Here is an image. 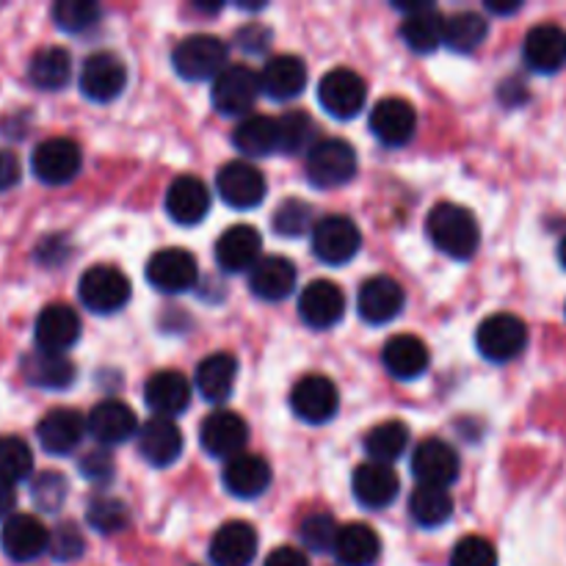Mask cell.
<instances>
[{"mask_svg":"<svg viewBox=\"0 0 566 566\" xmlns=\"http://www.w3.org/2000/svg\"><path fill=\"white\" fill-rule=\"evenodd\" d=\"M33 473V453L22 437H0V479L20 484L31 479Z\"/></svg>","mask_w":566,"mask_h":566,"instance_id":"cell-43","label":"cell"},{"mask_svg":"<svg viewBox=\"0 0 566 566\" xmlns=\"http://www.w3.org/2000/svg\"><path fill=\"white\" fill-rule=\"evenodd\" d=\"M127 86V66L114 53H92L81 66V92L92 103H111Z\"/></svg>","mask_w":566,"mask_h":566,"instance_id":"cell-15","label":"cell"},{"mask_svg":"<svg viewBox=\"0 0 566 566\" xmlns=\"http://www.w3.org/2000/svg\"><path fill=\"white\" fill-rule=\"evenodd\" d=\"M260 92H263V83H260V75L252 70V66L230 64L213 81L210 99H213V105L219 114L241 116V114H247V111L254 108Z\"/></svg>","mask_w":566,"mask_h":566,"instance_id":"cell-7","label":"cell"},{"mask_svg":"<svg viewBox=\"0 0 566 566\" xmlns=\"http://www.w3.org/2000/svg\"><path fill=\"white\" fill-rule=\"evenodd\" d=\"M166 213L182 227H193L210 213V191L199 177L182 175L166 191Z\"/></svg>","mask_w":566,"mask_h":566,"instance_id":"cell-30","label":"cell"},{"mask_svg":"<svg viewBox=\"0 0 566 566\" xmlns=\"http://www.w3.org/2000/svg\"><path fill=\"white\" fill-rule=\"evenodd\" d=\"M451 566H497V551L484 536H464L451 553Z\"/></svg>","mask_w":566,"mask_h":566,"instance_id":"cell-50","label":"cell"},{"mask_svg":"<svg viewBox=\"0 0 566 566\" xmlns=\"http://www.w3.org/2000/svg\"><path fill=\"white\" fill-rule=\"evenodd\" d=\"M335 558L340 566H374L381 556V539L370 525H340L335 542Z\"/></svg>","mask_w":566,"mask_h":566,"instance_id":"cell-37","label":"cell"},{"mask_svg":"<svg viewBox=\"0 0 566 566\" xmlns=\"http://www.w3.org/2000/svg\"><path fill=\"white\" fill-rule=\"evenodd\" d=\"M0 547L14 564L36 562L50 551V531L33 514H11L0 528Z\"/></svg>","mask_w":566,"mask_h":566,"instance_id":"cell-13","label":"cell"},{"mask_svg":"<svg viewBox=\"0 0 566 566\" xmlns=\"http://www.w3.org/2000/svg\"><path fill=\"white\" fill-rule=\"evenodd\" d=\"M83 547H86V542H83V534L75 523H61L50 534V556L55 562H75V558H81Z\"/></svg>","mask_w":566,"mask_h":566,"instance_id":"cell-51","label":"cell"},{"mask_svg":"<svg viewBox=\"0 0 566 566\" xmlns=\"http://www.w3.org/2000/svg\"><path fill=\"white\" fill-rule=\"evenodd\" d=\"M313 208L302 199H287L274 213V232L285 238H302L304 232L313 230Z\"/></svg>","mask_w":566,"mask_h":566,"instance_id":"cell-47","label":"cell"},{"mask_svg":"<svg viewBox=\"0 0 566 566\" xmlns=\"http://www.w3.org/2000/svg\"><path fill=\"white\" fill-rule=\"evenodd\" d=\"M232 144L241 155L263 158L280 149V119L271 116H247L232 133Z\"/></svg>","mask_w":566,"mask_h":566,"instance_id":"cell-38","label":"cell"},{"mask_svg":"<svg viewBox=\"0 0 566 566\" xmlns=\"http://www.w3.org/2000/svg\"><path fill=\"white\" fill-rule=\"evenodd\" d=\"M296 265L287 258H280V254H269V258H263L249 271V287L263 302H282V298H287L293 287H296Z\"/></svg>","mask_w":566,"mask_h":566,"instance_id":"cell-33","label":"cell"},{"mask_svg":"<svg viewBox=\"0 0 566 566\" xmlns=\"http://www.w3.org/2000/svg\"><path fill=\"white\" fill-rule=\"evenodd\" d=\"M490 25L479 11H457L446 17V44L453 53H473L484 44Z\"/></svg>","mask_w":566,"mask_h":566,"instance_id":"cell-42","label":"cell"},{"mask_svg":"<svg viewBox=\"0 0 566 566\" xmlns=\"http://www.w3.org/2000/svg\"><path fill=\"white\" fill-rule=\"evenodd\" d=\"M260 83H263V92L271 99L285 103V99L298 97L307 88V64L291 53L274 55V59L265 61L263 72H260Z\"/></svg>","mask_w":566,"mask_h":566,"instance_id":"cell-31","label":"cell"},{"mask_svg":"<svg viewBox=\"0 0 566 566\" xmlns=\"http://www.w3.org/2000/svg\"><path fill=\"white\" fill-rule=\"evenodd\" d=\"M260 252H263V238L254 227L235 224L224 230L216 241V263L227 271V274H241V271H252L260 263Z\"/></svg>","mask_w":566,"mask_h":566,"instance_id":"cell-24","label":"cell"},{"mask_svg":"<svg viewBox=\"0 0 566 566\" xmlns=\"http://www.w3.org/2000/svg\"><path fill=\"white\" fill-rule=\"evenodd\" d=\"M254 556H258V531L252 523L232 520L221 525L210 539L213 566H252Z\"/></svg>","mask_w":566,"mask_h":566,"instance_id":"cell-25","label":"cell"},{"mask_svg":"<svg viewBox=\"0 0 566 566\" xmlns=\"http://www.w3.org/2000/svg\"><path fill=\"white\" fill-rule=\"evenodd\" d=\"M558 260H562V265L566 269V235L562 238V243H558Z\"/></svg>","mask_w":566,"mask_h":566,"instance_id":"cell-56","label":"cell"},{"mask_svg":"<svg viewBox=\"0 0 566 566\" xmlns=\"http://www.w3.org/2000/svg\"><path fill=\"white\" fill-rule=\"evenodd\" d=\"M33 506L42 512H59L66 501V479L61 473H42L31 484Z\"/></svg>","mask_w":566,"mask_h":566,"instance_id":"cell-49","label":"cell"},{"mask_svg":"<svg viewBox=\"0 0 566 566\" xmlns=\"http://www.w3.org/2000/svg\"><path fill=\"white\" fill-rule=\"evenodd\" d=\"M99 6L92 0H59L53 6V20L66 33H86L99 22Z\"/></svg>","mask_w":566,"mask_h":566,"instance_id":"cell-45","label":"cell"},{"mask_svg":"<svg viewBox=\"0 0 566 566\" xmlns=\"http://www.w3.org/2000/svg\"><path fill=\"white\" fill-rule=\"evenodd\" d=\"M147 280L160 293H186L197 285V258L186 249H160L149 258Z\"/></svg>","mask_w":566,"mask_h":566,"instance_id":"cell-14","label":"cell"},{"mask_svg":"<svg viewBox=\"0 0 566 566\" xmlns=\"http://www.w3.org/2000/svg\"><path fill=\"white\" fill-rule=\"evenodd\" d=\"M525 64L542 75H553V72L566 66V31L556 22H545V25L531 28L523 44Z\"/></svg>","mask_w":566,"mask_h":566,"instance_id":"cell-27","label":"cell"},{"mask_svg":"<svg viewBox=\"0 0 566 566\" xmlns=\"http://www.w3.org/2000/svg\"><path fill=\"white\" fill-rule=\"evenodd\" d=\"M459 453L453 446L442 440H426L415 448L412 453V473L420 481V486H440L448 490L459 479Z\"/></svg>","mask_w":566,"mask_h":566,"instance_id":"cell-20","label":"cell"},{"mask_svg":"<svg viewBox=\"0 0 566 566\" xmlns=\"http://www.w3.org/2000/svg\"><path fill=\"white\" fill-rule=\"evenodd\" d=\"M199 442H202V448L208 457L230 462V459L247 453L249 426L238 412L219 409V412L208 415V418L202 420V429H199Z\"/></svg>","mask_w":566,"mask_h":566,"instance_id":"cell-10","label":"cell"},{"mask_svg":"<svg viewBox=\"0 0 566 566\" xmlns=\"http://www.w3.org/2000/svg\"><path fill=\"white\" fill-rule=\"evenodd\" d=\"M216 188H219V197L238 210L258 208L269 193L263 171L247 160H230V164L221 166L219 175H216Z\"/></svg>","mask_w":566,"mask_h":566,"instance_id":"cell-11","label":"cell"},{"mask_svg":"<svg viewBox=\"0 0 566 566\" xmlns=\"http://www.w3.org/2000/svg\"><path fill=\"white\" fill-rule=\"evenodd\" d=\"M409 446V426L401 420H387V423L374 426L365 434V451H368L370 462L390 464L407 451Z\"/></svg>","mask_w":566,"mask_h":566,"instance_id":"cell-41","label":"cell"},{"mask_svg":"<svg viewBox=\"0 0 566 566\" xmlns=\"http://www.w3.org/2000/svg\"><path fill=\"white\" fill-rule=\"evenodd\" d=\"M298 315L310 329H332L346 315V293L329 280H315L298 296Z\"/></svg>","mask_w":566,"mask_h":566,"instance_id":"cell-17","label":"cell"},{"mask_svg":"<svg viewBox=\"0 0 566 566\" xmlns=\"http://www.w3.org/2000/svg\"><path fill=\"white\" fill-rule=\"evenodd\" d=\"M407 293L392 276H370L357 293V310L365 324L385 326L401 315Z\"/></svg>","mask_w":566,"mask_h":566,"instance_id":"cell-19","label":"cell"},{"mask_svg":"<svg viewBox=\"0 0 566 566\" xmlns=\"http://www.w3.org/2000/svg\"><path fill=\"white\" fill-rule=\"evenodd\" d=\"M227 55H230V48L219 36L193 33V36H186L177 44L171 64H175L177 75L182 81H210V77L216 81L230 66Z\"/></svg>","mask_w":566,"mask_h":566,"instance_id":"cell-2","label":"cell"},{"mask_svg":"<svg viewBox=\"0 0 566 566\" xmlns=\"http://www.w3.org/2000/svg\"><path fill=\"white\" fill-rule=\"evenodd\" d=\"M409 514L423 528H440L453 514L451 492L440 486H418L409 497Z\"/></svg>","mask_w":566,"mask_h":566,"instance_id":"cell-40","label":"cell"},{"mask_svg":"<svg viewBox=\"0 0 566 566\" xmlns=\"http://www.w3.org/2000/svg\"><path fill=\"white\" fill-rule=\"evenodd\" d=\"M138 453L153 468H169L182 457V431L171 418H149L136 434Z\"/></svg>","mask_w":566,"mask_h":566,"instance_id":"cell-23","label":"cell"},{"mask_svg":"<svg viewBox=\"0 0 566 566\" xmlns=\"http://www.w3.org/2000/svg\"><path fill=\"white\" fill-rule=\"evenodd\" d=\"M83 434H86V418L77 409L59 407L50 409L36 426V440L50 457H66L81 446Z\"/></svg>","mask_w":566,"mask_h":566,"instance_id":"cell-21","label":"cell"},{"mask_svg":"<svg viewBox=\"0 0 566 566\" xmlns=\"http://www.w3.org/2000/svg\"><path fill=\"white\" fill-rule=\"evenodd\" d=\"M263 566H310V558L296 547H276Z\"/></svg>","mask_w":566,"mask_h":566,"instance_id":"cell-54","label":"cell"},{"mask_svg":"<svg viewBox=\"0 0 566 566\" xmlns=\"http://www.w3.org/2000/svg\"><path fill=\"white\" fill-rule=\"evenodd\" d=\"M28 77L42 92H59L72 77V55L64 48H42L31 55Z\"/></svg>","mask_w":566,"mask_h":566,"instance_id":"cell-39","label":"cell"},{"mask_svg":"<svg viewBox=\"0 0 566 566\" xmlns=\"http://www.w3.org/2000/svg\"><path fill=\"white\" fill-rule=\"evenodd\" d=\"M221 481H224L230 495L252 501V497H260L269 490L271 468L263 457H258V453H241V457L224 462Z\"/></svg>","mask_w":566,"mask_h":566,"instance_id":"cell-32","label":"cell"},{"mask_svg":"<svg viewBox=\"0 0 566 566\" xmlns=\"http://www.w3.org/2000/svg\"><path fill=\"white\" fill-rule=\"evenodd\" d=\"M352 490L359 506L376 512V509H387L392 501H396L401 484H398V473L390 468V464L365 462L354 470Z\"/></svg>","mask_w":566,"mask_h":566,"instance_id":"cell-28","label":"cell"},{"mask_svg":"<svg viewBox=\"0 0 566 566\" xmlns=\"http://www.w3.org/2000/svg\"><path fill=\"white\" fill-rule=\"evenodd\" d=\"M238 359L227 352H216L197 365V390L205 401L224 403L235 390Z\"/></svg>","mask_w":566,"mask_h":566,"instance_id":"cell-36","label":"cell"},{"mask_svg":"<svg viewBox=\"0 0 566 566\" xmlns=\"http://www.w3.org/2000/svg\"><path fill=\"white\" fill-rule=\"evenodd\" d=\"M429 241L451 260H470L479 252L481 227L468 208L457 202H440L426 219Z\"/></svg>","mask_w":566,"mask_h":566,"instance_id":"cell-1","label":"cell"},{"mask_svg":"<svg viewBox=\"0 0 566 566\" xmlns=\"http://www.w3.org/2000/svg\"><path fill=\"white\" fill-rule=\"evenodd\" d=\"M22 177V166L20 158H17L11 149H0V193L14 188Z\"/></svg>","mask_w":566,"mask_h":566,"instance_id":"cell-53","label":"cell"},{"mask_svg":"<svg viewBox=\"0 0 566 566\" xmlns=\"http://www.w3.org/2000/svg\"><path fill=\"white\" fill-rule=\"evenodd\" d=\"M17 503V492H14V484L6 479H0V520H9L11 517V509H14Z\"/></svg>","mask_w":566,"mask_h":566,"instance_id":"cell-55","label":"cell"},{"mask_svg":"<svg viewBox=\"0 0 566 566\" xmlns=\"http://www.w3.org/2000/svg\"><path fill=\"white\" fill-rule=\"evenodd\" d=\"M81 473L86 475L88 481H97V484H105V481L114 475V459L105 451H92L81 462Z\"/></svg>","mask_w":566,"mask_h":566,"instance_id":"cell-52","label":"cell"},{"mask_svg":"<svg viewBox=\"0 0 566 566\" xmlns=\"http://www.w3.org/2000/svg\"><path fill=\"white\" fill-rule=\"evenodd\" d=\"M22 376L28 385L42 390H66L75 381V363L66 354L31 352L22 357Z\"/></svg>","mask_w":566,"mask_h":566,"instance_id":"cell-35","label":"cell"},{"mask_svg":"<svg viewBox=\"0 0 566 566\" xmlns=\"http://www.w3.org/2000/svg\"><path fill=\"white\" fill-rule=\"evenodd\" d=\"M33 340H36L39 352L66 354L81 340V315L70 304H48L36 315Z\"/></svg>","mask_w":566,"mask_h":566,"instance_id":"cell-16","label":"cell"},{"mask_svg":"<svg viewBox=\"0 0 566 566\" xmlns=\"http://www.w3.org/2000/svg\"><path fill=\"white\" fill-rule=\"evenodd\" d=\"M191 381L177 370H158L144 385V401L158 418H171L191 407Z\"/></svg>","mask_w":566,"mask_h":566,"instance_id":"cell-29","label":"cell"},{"mask_svg":"<svg viewBox=\"0 0 566 566\" xmlns=\"http://www.w3.org/2000/svg\"><path fill=\"white\" fill-rule=\"evenodd\" d=\"M363 232L348 216H326L313 227V252L326 265H346L357 258Z\"/></svg>","mask_w":566,"mask_h":566,"instance_id":"cell-6","label":"cell"},{"mask_svg":"<svg viewBox=\"0 0 566 566\" xmlns=\"http://www.w3.org/2000/svg\"><path fill=\"white\" fill-rule=\"evenodd\" d=\"M302 542L307 551L313 553H332L335 551L337 534H340V525L335 523V517L326 512H315L310 514L307 520L302 523Z\"/></svg>","mask_w":566,"mask_h":566,"instance_id":"cell-46","label":"cell"},{"mask_svg":"<svg viewBox=\"0 0 566 566\" xmlns=\"http://www.w3.org/2000/svg\"><path fill=\"white\" fill-rule=\"evenodd\" d=\"M86 431L103 448L122 446V442L130 440L133 434H138L136 412H133L127 403L114 401V398H108V401H99L97 407L88 412Z\"/></svg>","mask_w":566,"mask_h":566,"instance_id":"cell-26","label":"cell"},{"mask_svg":"<svg viewBox=\"0 0 566 566\" xmlns=\"http://www.w3.org/2000/svg\"><path fill=\"white\" fill-rule=\"evenodd\" d=\"M381 363H385L387 374L396 376L401 381H412L429 370L431 354L420 337L415 335H396L385 343L381 352Z\"/></svg>","mask_w":566,"mask_h":566,"instance_id":"cell-34","label":"cell"},{"mask_svg":"<svg viewBox=\"0 0 566 566\" xmlns=\"http://www.w3.org/2000/svg\"><path fill=\"white\" fill-rule=\"evenodd\" d=\"M83 153L72 138H48L31 155V169L44 186H64L77 177Z\"/></svg>","mask_w":566,"mask_h":566,"instance_id":"cell-12","label":"cell"},{"mask_svg":"<svg viewBox=\"0 0 566 566\" xmlns=\"http://www.w3.org/2000/svg\"><path fill=\"white\" fill-rule=\"evenodd\" d=\"M475 346L490 363H512L528 346V326L512 313H495L475 332Z\"/></svg>","mask_w":566,"mask_h":566,"instance_id":"cell-3","label":"cell"},{"mask_svg":"<svg viewBox=\"0 0 566 566\" xmlns=\"http://www.w3.org/2000/svg\"><path fill=\"white\" fill-rule=\"evenodd\" d=\"M370 130L387 147H401L418 130V111L403 97H385L370 111Z\"/></svg>","mask_w":566,"mask_h":566,"instance_id":"cell-22","label":"cell"},{"mask_svg":"<svg viewBox=\"0 0 566 566\" xmlns=\"http://www.w3.org/2000/svg\"><path fill=\"white\" fill-rule=\"evenodd\" d=\"M318 103L335 119H354L365 108V103H368V86H365V81L354 70L337 66V70L326 72L321 77Z\"/></svg>","mask_w":566,"mask_h":566,"instance_id":"cell-9","label":"cell"},{"mask_svg":"<svg viewBox=\"0 0 566 566\" xmlns=\"http://www.w3.org/2000/svg\"><path fill=\"white\" fill-rule=\"evenodd\" d=\"M86 523L97 534H122L127 528V523H130V512H127V506L119 497L99 495L88 503Z\"/></svg>","mask_w":566,"mask_h":566,"instance_id":"cell-44","label":"cell"},{"mask_svg":"<svg viewBox=\"0 0 566 566\" xmlns=\"http://www.w3.org/2000/svg\"><path fill=\"white\" fill-rule=\"evenodd\" d=\"M403 11L401 39L415 53H434L446 44V17L434 3H398Z\"/></svg>","mask_w":566,"mask_h":566,"instance_id":"cell-18","label":"cell"},{"mask_svg":"<svg viewBox=\"0 0 566 566\" xmlns=\"http://www.w3.org/2000/svg\"><path fill=\"white\" fill-rule=\"evenodd\" d=\"M313 138V119L304 111H287L280 119V149L287 155H298L307 149Z\"/></svg>","mask_w":566,"mask_h":566,"instance_id":"cell-48","label":"cell"},{"mask_svg":"<svg viewBox=\"0 0 566 566\" xmlns=\"http://www.w3.org/2000/svg\"><path fill=\"white\" fill-rule=\"evenodd\" d=\"M130 280L116 265H92L77 285L83 307L97 315L119 313L130 302Z\"/></svg>","mask_w":566,"mask_h":566,"instance_id":"cell-4","label":"cell"},{"mask_svg":"<svg viewBox=\"0 0 566 566\" xmlns=\"http://www.w3.org/2000/svg\"><path fill=\"white\" fill-rule=\"evenodd\" d=\"M340 407V392L329 376L310 374L298 379L291 390V409L304 423H329Z\"/></svg>","mask_w":566,"mask_h":566,"instance_id":"cell-8","label":"cell"},{"mask_svg":"<svg viewBox=\"0 0 566 566\" xmlns=\"http://www.w3.org/2000/svg\"><path fill=\"white\" fill-rule=\"evenodd\" d=\"M357 175V153L343 138H324L307 153V177L315 188H337Z\"/></svg>","mask_w":566,"mask_h":566,"instance_id":"cell-5","label":"cell"}]
</instances>
